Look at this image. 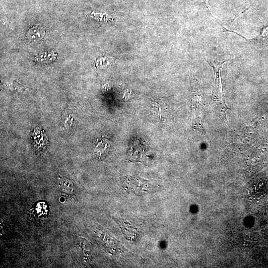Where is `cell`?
Wrapping results in <instances>:
<instances>
[{
	"label": "cell",
	"instance_id": "1",
	"mask_svg": "<svg viewBox=\"0 0 268 268\" xmlns=\"http://www.w3.org/2000/svg\"><path fill=\"white\" fill-rule=\"evenodd\" d=\"M228 61L218 62L212 64L207 61L208 64L213 68L214 72V78L212 90V98L218 106L226 116V111L229 108L226 105L222 91L221 70L223 65Z\"/></svg>",
	"mask_w": 268,
	"mask_h": 268
},
{
	"label": "cell",
	"instance_id": "2",
	"mask_svg": "<svg viewBox=\"0 0 268 268\" xmlns=\"http://www.w3.org/2000/svg\"><path fill=\"white\" fill-rule=\"evenodd\" d=\"M45 34L44 29L40 26H35L31 29L27 33L26 37L27 39L30 41H39L43 37Z\"/></svg>",
	"mask_w": 268,
	"mask_h": 268
},
{
	"label": "cell",
	"instance_id": "3",
	"mask_svg": "<svg viewBox=\"0 0 268 268\" xmlns=\"http://www.w3.org/2000/svg\"><path fill=\"white\" fill-rule=\"evenodd\" d=\"M59 186L61 190L67 194H72L74 193L73 183L67 179L61 178L59 181Z\"/></svg>",
	"mask_w": 268,
	"mask_h": 268
},
{
	"label": "cell",
	"instance_id": "4",
	"mask_svg": "<svg viewBox=\"0 0 268 268\" xmlns=\"http://www.w3.org/2000/svg\"><path fill=\"white\" fill-rule=\"evenodd\" d=\"M268 36V25L265 26L262 29L259 36L261 38H266Z\"/></svg>",
	"mask_w": 268,
	"mask_h": 268
},
{
	"label": "cell",
	"instance_id": "5",
	"mask_svg": "<svg viewBox=\"0 0 268 268\" xmlns=\"http://www.w3.org/2000/svg\"><path fill=\"white\" fill-rule=\"evenodd\" d=\"M209 1V0H205V2H206V6L208 7V2Z\"/></svg>",
	"mask_w": 268,
	"mask_h": 268
}]
</instances>
